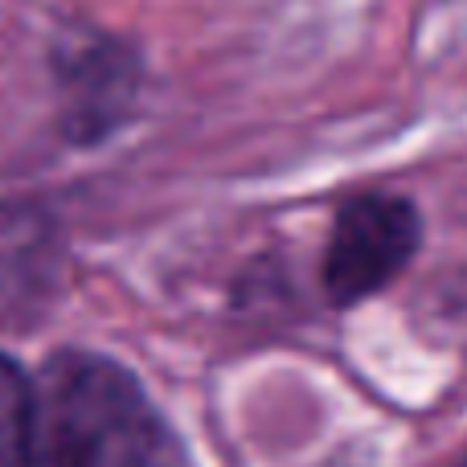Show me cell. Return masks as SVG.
I'll return each instance as SVG.
<instances>
[{"label": "cell", "instance_id": "obj_3", "mask_svg": "<svg viewBox=\"0 0 467 467\" xmlns=\"http://www.w3.org/2000/svg\"><path fill=\"white\" fill-rule=\"evenodd\" d=\"M57 90L66 140L95 148L136 119L144 62L119 37H82L57 54Z\"/></svg>", "mask_w": 467, "mask_h": 467}, {"label": "cell", "instance_id": "obj_5", "mask_svg": "<svg viewBox=\"0 0 467 467\" xmlns=\"http://www.w3.org/2000/svg\"><path fill=\"white\" fill-rule=\"evenodd\" d=\"M455 467H467V455H463V460H460V463H455Z\"/></svg>", "mask_w": 467, "mask_h": 467}, {"label": "cell", "instance_id": "obj_1", "mask_svg": "<svg viewBox=\"0 0 467 467\" xmlns=\"http://www.w3.org/2000/svg\"><path fill=\"white\" fill-rule=\"evenodd\" d=\"M29 467H197L144 381L99 348L66 345L33 378Z\"/></svg>", "mask_w": 467, "mask_h": 467}, {"label": "cell", "instance_id": "obj_2", "mask_svg": "<svg viewBox=\"0 0 467 467\" xmlns=\"http://www.w3.org/2000/svg\"><path fill=\"white\" fill-rule=\"evenodd\" d=\"M422 210L398 189H361L332 213L320 254V287L337 312L381 296L422 250Z\"/></svg>", "mask_w": 467, "mask_h": 467}, {"label": "cell", "instance_id": "obj_4", "mask_svg": "<svg viewBox=\"0 0 467 467\" xmlns=\"http://www.w3.org/2000/svg\"><path fill=\"white\" fill-rule=\"evenodd\" d=\"M33 460V378L0 353V467Z\"/></svg>", "mask_w": 467, "mask_h": 467}]
</instances>
